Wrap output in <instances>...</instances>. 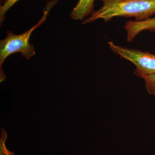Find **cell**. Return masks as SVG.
I'll list each match as a JSON object with an SVG mask.
<instances>
[{"label": "cell", "mask_w": 155, "mask_h": 155, "mask_svg": "<svg viewBox=\"0 0 155 155\" xmlns=\"http://www.w3.org/2000/svg\"><path fill=\"white\" fill-rule=\"evenodd\" d=\"M6 1V0H0V5H2Z\"/></svg>", "instance_id": "obj_9"}, {"label": "cell", "mask_w": 155, "mask_h": 155, "mask_svg": "<svg viewBox=\"0 0 155 155\" xmlns=\"http://www.w3.org/2000/svg\"><path fill=\"white\" fill-rule=\"evenodd\" d=\"M124 28L127 32V42H131L142 31L155 30V17L141 21L129 20L125 22Z\"/></svg>", "instance_id": "obj_4"}, {"label": "cell", "mask_w": 155, "mask_h": 155, "mask_svg": "<svg viewBox=\"0 0 155 155\" xmlns=\"http://www.w3.org/2000/svg\"><path fill=\"white\" fill-rule=\"evenodd\" d=\"M59 0L48 1L44 9V15L41 19L30 29L20 34H14L11 31H7L5 38L0 41V80L5 79L6 75L2 69L6 58L15 53H19L22 57L29 60L35 54L34 47L30 43L31 33L45 21L50 10Z\"/></svg>", "instance_id": "obj_2"}, {"label": "cell", "mask_w": 155, "mask_h": 155, "mask_svg": "<svg viewBox=\"0 0 155 155\" xmlns=\"http://www.w3.org/2000/svg\"><path fill=\"white\" fill-rule=\"evenodd\" d=\"M20 0H6L5 2L0 6V22L2 23L5 19V14L9 9L12 8Z\"/></svg>", "instance_id": "obj_6"}, {"label": "cell", "mask_w": 155, "mask_h": 155, "mask_svg": "<svg viewBox=\"0 0 155 155\" xmlns=\"http://www.w3.org/2000/svg\"><path fill=\"white\" fill-rule=\"evenodd\" d=\"M143 79L147 91L150 94L155 96V74L145 77Z\"/></svg>", "instance_id": "obj_8"}, {"label": "cell", "mask_w": 155, "mask_h": 155, "mask_svg": "<svg viewBox=\"0 0 155 155\" xmlns=\"http://www.w3.org/2000/svg\"><path fill=\"white\" fill-rule=\"evenodd\" d=\"M8 137L7 132L2 127L1 130V137L0 140V155H14V153L10 151L6 147L5 142Z\"/></svg>", "instance_id": "obj_7"}, {"label": "cell", "mask_w": 155, "mask_h": 155, "mask_svg": "<svg viewBox=\"0 0 155 155\" xmlns=\"http://www.w3.org/2000/svg\"><path fill=\"white\" fill-rule=\"evenodd\" d=\"M101 8L94 11L82 24L93 22L98 19L110 21L114 17H134L135 21L149 19L155 14V0H100Z\"/></svg>", "instance_id": "obj_1"}, {"label": "cell", "mask_w": 155, "mask_h": 155, "mask_svg": "<svg viewBox=\"0 0 155 155\" xmlns=\"http://www.w3.org/2000/svg\"><path fill=\"white\" fill-rule=\"evenodd\" d=\"M95 0H78L76 5L70 14L71 19L75 20H84L91 16L94 11Z\"/></svg>", "instance_id": "obj_5"}, {"label": "cell", "mask_w": 155, "mask_h": 155, "mask_svg": "<svg viewBox=\"0 0 155 155\" xmlns=\"http://www.w3.org/2000/svg\"><path fill=\"white\" fill-rule=\"evenodd\" d=\"M112 51L134 64V73L137 77L144 78L155 74V54L135 49L115 45L113 41L108 42Z\"/></svg>", "instance_id": "obj_3"}]
</instances>
